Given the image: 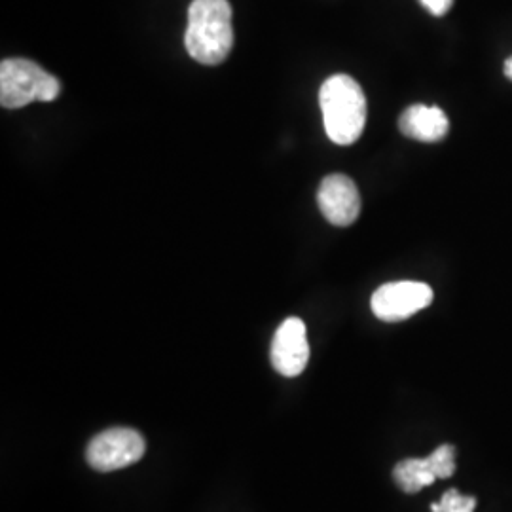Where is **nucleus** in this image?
Here are the masks:
<instances>
[{
  "mask_svg": "<svg viewBox=\"0 0 512 512\" xmlns=\"http://www.w3.org/2000/svg\"><path fill=\"white\" fill-rule=\"evenodd\" d=\"M186 52L202 65L215 67L234 48L232 6L228 0H194L188 8Z\"/></svg>",
  "mask_w": 512,
  "mask_h": 512,
  "instance_id": "nucleus-1",
  "label": "nucleus"
},
{
  "mask_svg": "<svg viewBox=\"0 0 512 512\" xmlns=\"http://www.w3.org/2000/svg\"><path fill=\"white\" fill-rule=\"evenodd\" d=\"M323 124L330 141L342 147L353 145L365 131L366 97L361 84L348 74H334L319 92Z\"/></svg>",
  "mask_w": 512,
  "mask_h": 512,
  "instance_id": "nucleus-2",
  "label": "nucleus"
},
{
  "mask_svg": "<svg viewBox=\"0 0 512 512\" xmlns=\"http://www.w3.org/2000/svg\"><path fill=\"white\" fill-rule=\"evenodd\" d=\"M61 92L59 80L29 59H4L0 65V105L23 109L37 101H54Z\"/></svg>",
  "mask_w": 512,
  "mask_h": 512,
  "instance_id": "nucleus-3",
  "label": "nucleus"
},
{
  "mask_svg": "<svg viewBox=\"0 0 512 512\" xmlns=\"http://www.w3.org/2000/svg\"><path fill=\"white\" fill-rule=\"evenodd\" d=\"M147 442L143 435L129 427H112L88 444L86 459L99 473H110L129 467L145 456Z\"/></svg>",
  "mask_w": 512,
  "mask_h": 512,
  "instance_id": "nucleus-4",
  "label": "nucleus"
},
{
  "mask_svg": "<svg viewBox=\"0 0 512 512\" xmlns=\"http://www.w3.org/2000/svg\"><path fill=\"white\" fill-rule=\"evenodd\" d=\"M433 302V289L420 281L385 283L372 294L370 306L378 319L385 323H399Z\"/></svg>",
  "mask_w": 512,
  "mask_h": 512,
  "instance_id": "nucleus-5",
  "label": "nucleus"
},
{
  "mask_svg": "<svg viewBox=\"0 0 512 512\" xmlns=\"http://www.w3.org/2000/svg\"><path fill=\"white\" fill-rule=\"evenodd\" d=\"M456 473V448L442 444L429 458L404 459L397 463L393 478L406 494H418L425 486L435 484L439 478H450Z\"/></svg>",
  "mask_w": 512,
  "mask_h": 512,
  "instance_id": "nucleus-6",
  "label": "nucleus"
},
{
  "mask_svg": "<svg viewBox=\"0 0 512 512\" xmlns=\"http://www.w3.org/2000/svg\"><path fill=\"white\" fill-rule=\"evenodd\" d=\"M310 361V344L306 325L298 317H289L279 325L272 342V365L285 378L304 372Z\"/></svg>",
  "mask_w": 512,
  "mask_h": 512,
  "instance_id": "nucleus-7",
  "label": "nucleus"
},
{
  "mask_svg": "<svg viewBox=\"0 0 512 512\" xmlns=\"http://www.w3.org/2000/svg\"><path fill=\"white\" fill-rule=\"evenodd\" d=\"M323 217L334 226H351L361 215V194L348 175L334 173L323 179L317 192Z\"/></svg>",
  "mask_w": 512,
  "mask_h": 512,
  "instance_id": "nucleus-8",
  "label": "nucleus"
},
{
  "mask_svg": "<svg viewBox=\"0 0 512 512\" xmlns=\"http://www.w3.org/2000/svg\"><path fill=\"white\" fill-rule=\"evenodd\" d=\"M399 129L408 139L420 143H439L448 135L450 122L439 107L412 105L401 114Z\"/></svg>",
  "mask_w": 512,
  "mask_h": 512,
  "instance_id": "nucleus-9",
  "label": "nucleus"
},
{
  "mask_svg": "<svg viewBox=\"0 0 512 512\" xmlns=\"http://www.w3.org/2000/svg\"><path fill=\"white\" fill-rule=\"evenodd\" d=\"M476 497L461 495L458 490H448L439 503L431 505V512H475Z\"/></svg>",
  "mask_w": 512,
  "mask_h": 512,
  "instance_id": "nucleus-10",
  "label": "nucleus"
},
{
  "mask_svg": "<svg viewBox=\"0 0 512 512\" xmlns=\"http://www.w3.org/2000/svg\"><path fill=\"white\" fill-rule=\"evenodd\" d=\"M421 4L433 14V16H444L450 12L454 0H421Z\"/></svg>",
  "mask_w": 512,
  "mask_h": 512,
  "instance_id": "nucleus-11",
  "label": "nucleus"
},
{
  "mask_svg": "<svg viewBox=\"0 0 512 512\" xmlns=\"http://www.w3.org/2000/svg\"><path fill=\"white\" fill-rule=\"evenodd\" d=\"M505 76L512 80V57H509L507 61H505Z\"/></svg>",
  "mask_w": 512,
  "mask_h": 512,
  "instance_id": "nucleus-12",
  "label": "nucleus"
}]
</instances>
